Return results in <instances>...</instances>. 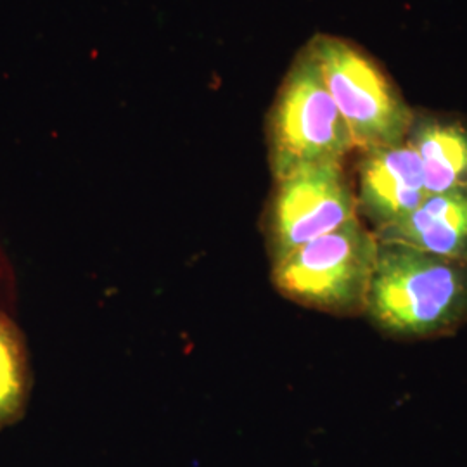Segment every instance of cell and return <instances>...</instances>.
Wrapping results in <instances>:
<instances>
[{"label":"cell","mask_w":467,"mask_h":467,"mask_svg":"<svg viewBox=\"0 0 467 467\" xmlns=\"http://www.w3.org/2000/svg\"><path fill=\"white\" fill-rule=\"evenodd\" d=\"M374 235L379 243L467 264V187L428 194L412 213L376 229Z\"/></svg>","instance_id":"52a82bcc"},{"label":"cell","mask_w":467,"mask_h":467,"mask_svg":"<svg viewBox=\"0 0 467 467\" xmlns=\"http://www.w3.org/2000/svg\"><path fill=\"white\" fill-rule=\"evenodd\" d=\"M355 196L358 213L376 229L412 213L428 196L416 150L407 140L391 148L366 150L358 165Z\"/></svg>","instance_id":"8992f818"},{"label":"cell","mask_w":467,"mask_h":467,"mask_svg":"<svg viewBox=\"0 0 467 467\" xmlns=\"http://www.w3.org/2000/svg\"><path fill=\"white\" fill-rule=\"evenodd\" d=\"M25 391L26 372L19 337L11 322L0 317V424L19 412Z\"/></svg>","instance_id":"9c48e42d"},{"label":"cell","mask_w":467,"mask_h":467,"mask_svg":"<svg viewBox=\"0 0 467 467\" xmlns=\"http://www.w3.org/2000/svg\"><path fill=\"white\" fill-rule=\"evenodd\" d=\"M366 314L397 337L451 333L467 318V264L379 243Z\"/></svg>","instance_id":"6da1fadb"},{"label":"cell","mask_w":467,"mask_h":467,"mask_svg":"<svg viewBox=\"0 0 467 467\" xmlns=\"http://www.w3.org/2000/svg\"><path fill=\"white\" fill-rule=\"evenodd\" d=\"M424 173L428 194L467 187V127L455 119L416 117L407 135Z\"/></svg>","instance_id":"ba28073f"},{"label":"cell","mask_w":467,"mask_h":467,"mask_svg":"<svg viewBox=\"0 0 467 467\" xmlns=\"http://www.w3.org/2000/svg\"><path fill=\"white\" fill-rule=\"evenodd\" d=\"M268 161L274 179L308 165L343 163L355 150L341 117L308 47L289 67L267 123Z\"/></svg>","instance_id":"3957f363"},{"label":"cell","mask_w":467,"mask_h":467,"mask_svg":"<svg viewBox=\"0 0 467 467\" xmlns=\"http://www.w3.org/2000/svg\"><path fill=\"white\" fill-rule=\"evenodd\" d=\"M379 243L358 218L274 260L272 281L279 293L334 316H360Z\"/></svg>","instance_id":"7a4b0ae2"},{"label":"cell","mask_w":467,"mask_h":467,"mask_svg":"<svg viewBox=\"0 0 467 467\" xmlns=\"http://www.w3.org/2000/svg\"><path fill=\"white\" fill-rule=\"evenodd\" d=\"M358 218L343 163L301 167L275 181L267 212L272 262Z\"/></svg>","instance_id":"5b68a950"},{"label":"cell","mask_w":467,"mask_h":467,"mask_svg":"<svg viewBox=\"0 0 467 467\" xmlns=\"http://www.w3.org/2000/svg\"><path fill=\"white\" fill-rule=\"evenodd\" d=\"M306 47L350 129L355 150L366 152L407 140L416 115L368 54L333 35H317Z\"/></svg>","instance_id":"277c9868"}]
</instances>
